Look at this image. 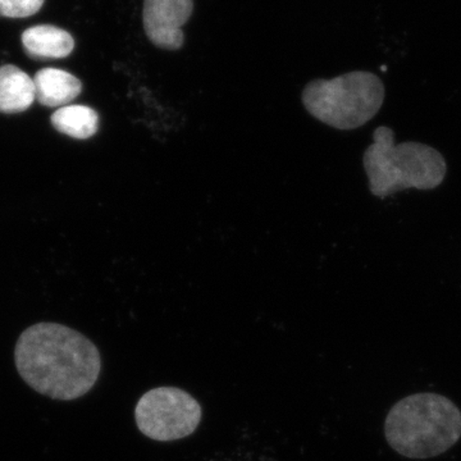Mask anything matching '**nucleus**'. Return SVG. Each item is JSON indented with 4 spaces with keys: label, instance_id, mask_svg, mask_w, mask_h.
I'll return each instance as SVG.
<instances>
[{
    "label": "nucleus",
    "instance_id": "7",
    "mask_svg": "<svg viewBox=\"0 0 461 461\" xmlns=\"http://www.w3.org/2000/svg\"><path fill=\"white\" fill-rule=\"evenodd\" d=\"M35 96L45 107H63L80 95L83 84L74 75L57 68H44L33 77Z\"/></svg>",
    "mask_w": 461,
    "mask_h": 461
},
{
    "label": "nucleus",
    "instance_id": "6",
    "mask_svg": "<svg viewBox=\"0 0 461 461\" xmlns=\"http://www.w3.org/2000/svg\"><path fill=\"white\" fill-rule=\"evenodd\" d=\"M193 11V0H144L142 25L149 41L160 50H181L185 41L182 27Z\"/></svg>",
    "mask_w": 461,
    "mask_h": 461
},
{
    "label": "nucleus",
    "instance_id": "5",
    "mask_svg": "<svg viewBox=\"0 0 461 461\" xmlns=\"http://www.w3.org/2000/svg\"><path fill=\"white\" fill-rule=\"evenodd\" d=\"M135 420L149 438L175 441L195 432L202 420V406L180 388L158 387L139 400Z\"/></svg>",
    "mask_w": 461,
    "mask_h": 461
},
{
    "label": "nucleus",
    "instance_id": "4",
    "mask_svg": "<svg viewBox=\"0 0 461 461\" xmlns=\"http://www.w3.org/2000/svg\"><path fill=\"white\" fill-rule=\"evenodd\" d=\"M303 105L315 120L341 131L359 129L378 113L384 85L372 72H348L330 80H313L303 90Z\"/></svg>",
    "mask_w": 461,
    "mask_h": 461
},
{
    "label": "nucleus",
    "instance_id": "8",
    "mask_svg": "<svg viewBox=\"0 0 461 461\" xmlns=\"http://www.w3.org/2000/svg\"><path fill=\"white\" fill-rule=\"evenodd\" d=\"M23 44L30 57L38 59H59L68 57L75 41L66 30L51 25L33 26L23 33Z\"/></svg>",
    "mask_w": 461,
    "mask_h": 461
},
{
    "label": "nucleus",
    "instance_id": "10",
    "mask_svg": "<svg viewBox=\"0 0 461 461\" xmlns=\"http://www.w3.org/2000/svg\"><path fill=\"white\" fill-rule=\"evenodd\" d=\"M54 129L71 138L89 139L99 129V115L86 105H66L58 109L50 118Z\"/></svg>",
    "mask_w": 461,
    "mask_h": 461
},
{
    "label": "nucleus",
    "instance_id": "11",
    "mask_svg": "<svg viewBox=\"0 0 461 461\" xmlns=\"http://www.w3.org/2000/svg\"><path fill=\"white\" fill-rule=\"evenodd\" d=\"M44 0H0V16L25 18L41 11Z\"/></svg>",
    "mask_w": 461,
    "mask_h": 461
},
{
    "label": "nucleus",
    "instance_id": "3",
    "mask_svg": "<svg viewBox=\"0 0 461 461\" xmlns=\"http://www.w3.org/2000/svg\"><path fill=\"white\" fill-rule=\"evenodd\" d=\"M384 433L391 447L402 456L427 459L459 441L461 412L447 397L418 393L391 409Z\"/></svg>",
    "mask_w": 461,
    "mask_h": 461
},
{
    "label": "nucleus",
    "instance_id": "1",
    "mask_svg": "<svg viewBox=\"0 0 461 461\" xmlns=\"http://www.w3.org/2000/svg\"><path fill=\"white\" fill-rule=\"evenodd\" d=\"M14 359L30 387L63 402L86 395L102 369L96 346L77 330L57 323L29 327L18 339Z\"/></svg>",
    "mask_w": 461,
    "mask_h": 461
},
{
    "label": "nucleus",
    "instance_id": "2",
    "mask_svg": "<svg viewBox=\"0 0 461 461\" xmlns=\"http://www.w3.org/2000/svg\"><path fill=\"white\" fill-rule=\"evenodd\" d=\"M363 166L369 190L379 199L406 189H436L447 172L438 150L421 142L396 144L395 133L386 126L373 132V144L364 151Z\"/></svg>",
    "mask_w": 461,
    "mask_h": 461
},
{
    "label": "nucleus",
    "instance_id": "9",
    "mask_svg": "<svg viewBox=\"0 0 461 461\" xmlns=\"http://www.w3.org/2000/svg\"><path fill=\"white\" fill-rule=\"evenodd\" d=\"M35 96V85L26 72L16 66L0 67V112L21 113L32 107Z\"/></svg>",
    "mask_w": 461,
    "mask_h": 461
}]
</instances>
